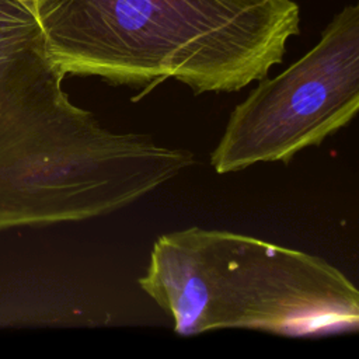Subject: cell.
Returning <instances> with one entry per match:
<instances>
[{"instance_id": "1", "label": "cell", "mask_w": 359, "mask_h": 359, "mask_svg": "<svg viewBox=\"0 0 359 359\" xmlns=\"http://www.w3.org/2000/svg\"><path fill=\"white\" fill-rule=\"evenodd\" d=\"M63 79L34 0H0V231L112 213L195 163L189 150L101 126Z\"/></svg>"}, {"instance_id": "2", "label": "cell", "mask_w": 359, "mask_h": 359, "mask_svg": "<svg viewBox=\"0 0 359 359\" xmlns=\"http://www.w3.org/2000/svg\"><path fill=\"white\" fill-rule=\"evenodd\" d=\"M66 74L233 93L266 77L300 32L294 0H34Z\"/></svg>"}, {"instance_id": "3", "label": "cell", "mask_w": 359, "mask_h": 359, "mask_svg": "<svg viewBox=\"0 0 359 359\" xmlns=\"http://www.w3.org/2000/svg\"><path fill=\"white\" fill-rule=\"evenodd\" d=\"M139 285L181 335L247 328L325 337L359 328V290L300 250L198 226L160 236Z\"/></svg>"}, {"instance_id": "4", "label": "cell", "mask_w": 359, "mask_h": 359, "mask_svg": "<svg viewBox=\"0 0 359 359\" xmlns=\"http://www.w3.org/2000/svg\"><path fill=\"white\" fill-rule=\"evenodd\" d=\"M258 81L210 154L217 174L287 163L352 121L359 108V6H345L307 53Z\"/></svg>"}]
</instances>
